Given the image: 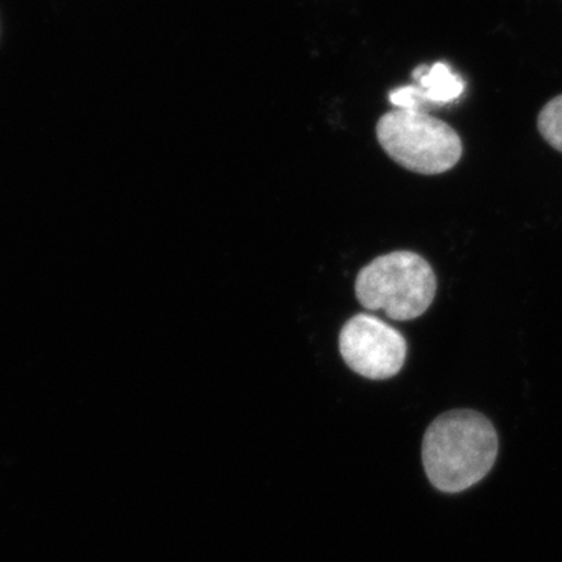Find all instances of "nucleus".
Wrapping results in <instances>:
<instances>
[{
  "label": "nucleus",
  "mask_w": 562,
  "mask_h": 562,
  "mask_svg": "<svg viewBox=\"0 0 562 562\" xmlns=\"http://www.w3.org/2000/svg\"><path fill=\"white\" fill-rule=\"evenodd\" d=\"M498 436L482 413L453 409L431 422L422 443L425 473L436 490L458 494L494 468Z\"/></svg>",
  "instance_id": "f257e3e1"
},
{
  "label": "nucleus",
  "mask_w": 562,
  "mask_h": 562,
  "mask_svg": "<svg viewBox=\"0 0 562 562\" xmlns=\"http://www.w3.org/2000/svg\"><path fill=\"white\" fill-rule=\"evenodd\" d=\"M435 271L414 251L383 255L362 268L355 283L358 302L371 312H384L394 321L422 316L436 295Z\"/></svg>",
  "instance_id": "f03ea898"
},
{
  "label": "nucleus",
  "mask_w": 562,
  "mask_h": 562,
  "mask_svg": "<svg viewBox=\"0 0 562 562\" xmlns=\"http://www.w3.org/2000/svg\"><path fill=\"white\" fill-rule=\"evenodd\" d=\"M376 138L392 160L424 176L450 171L462 157L458 133L425 111H390L376 124Z\"/></svg>",
  "instance_id": "7ed1b4c3"
},
{
  "label": "nucleus",
  "mask_w": 562,
  "mask_h": 562,
  "mask_svg": "<svg viewBox=\"0 0 562 562\" xmlns=\"http://www.w3.org/2000/svg\"><path fill=\"white\" fill-rule=\"evenodd\" d=\"M339 351L351 371L369 380H387L402 371L406 360L402 333L371 314H357L344 325Z\"/></svg>",
  "instance_id": "20e7f679"
},
{
  "label": "nucleus",
  "mask_w": 562,
  "mask_h": 562,
  "mask_svg": "<svg viewBox=\"0 0 562 562\" xmlns=\"http://www.w3.org/2000/svg\"><path fill=\"white\" fill-rule=\"evenodd\" d=\"M416 85H406L390 92L395 109L424 111L428 105H447L461 98L464 80L446 63H435L431 68L420 65L413 70Z\"/></svg>",
  "instance_id": "39448f33"
},
{
  "label": "nucleus",
  "mask_w": 562,
  "mask_h": 562,
  "mask_svg": "<svg viewBox=\"0 0 562 562\" xmlns=\"http://www.w3.org/2000/svg\"><path fill=\"white\" fill-rule=\"evenodd\" d=\"M539 132L547 143L562 154V95L543 106L538 120Z\"/></svg>",
  "instance_id": "423d86ee"
}]
</instances>
